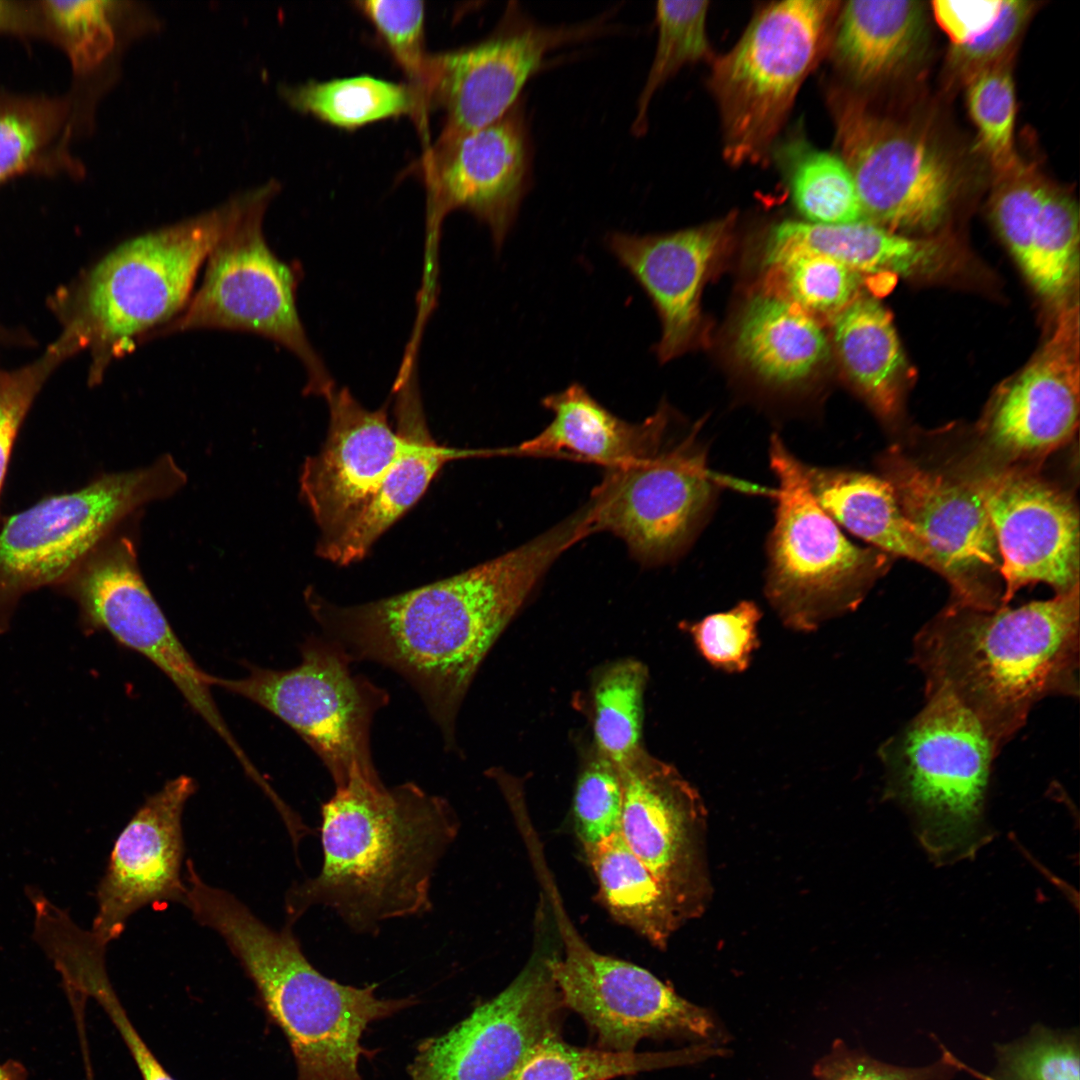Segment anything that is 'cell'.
<instances>
[{"mask_svg":"<svg viewBox=\"0 0 1080 1080\" xmlns=\"http://www.w3.org/2000/svg\"><path fill=\"white\" fill-rule=\"evenodd\" d=\"M579 541L570 516L505 554L400 594L339 605L310 587L305 601L321 635L351 662L399 674L446 749L455 750L459 709L482 661L550 566Z\"/></svg>","mask_w":1080,"mask_h":1080,"instance_id":"cell-1","label":"cell"},{"mask_svg":"<svg viewBox=\"0 0 1080 1080\" xmlns=\"http://www.w3.org/2000/svg\"><path fill=\"white\" fill-rule=\"evenodd\" d=\"M334 787L321 805L320 871L288 888L285 924L321 906L352 932L376 936L388 921L429 913L435 872L460 829L450 802L360 770Z\"/></svg>","mask_w":1080,"mask_h":1080,"instance_id":"cell-2","label":"cell"},{"mask_svg":"<svg viewBox=\"0 0 1080 1080\" xmlns=\"http://www.w3.org/2000/svg\"><path fill=\"white\" fill-rule=\"evenodd\" d=\"M1079 586L1047 600L979 610L948 605L913 640L925 695L945 693L1000 752L1045 698L1079 695Z\"/></svg>","mask_w":1080,"mask_h":1080,"instance_id":"cell-3","label":"cell"},{"mask_svg":"<svg viewBox=\"0 0 1080 1080\" xmlns=\"http://www.w3.org/2000/svg\"><path fill=\"white\" fill-rule=\"evenodd\" d=\"M187 908L225 941L254 984L290 1045L296 1080H363L358 1064L368 1025L416 1003L377 997V984L355 987L326 977L305 956L292 926H268L225 889L200 882Z\"/></svg>","mask_w":1080,"mask_h":1080,"instance_id":"cell-4","label":"cell"},{"mask_svg":"<svg viewBox=\"0 0 1080 1080\" xmlns=\"http://www.w3.org/2000/svg\"><path fill=\"white\" fill-rule=\"evenodd\" d=\"M238 194L197 216L131 237L108 252L76 288L63 335L89 349L97 383L112 360L176 318L201 267L250 199Z\"/></svg>","mask_w":1080,"mask_h":1080,"instance_id":"cell-5","label":"cell"},{"mask_svg":"<svg viewBox=\"0 0 1080 1080\" xmlns=\"http://www.w3.org/2000/svg\"><path fill=\"white\" fill-rule=\"evenodd\" d=\"M925 697L878 754L885 797L909 815L931 860L948 864L974 856L992 838L984 811L999 751L954 698Z\"/></svg>","mask_w":1080,"mask_h":1080,"instance_id":"cell-6","label":"cell"},{"mask_svg":"<svg viewBox=\"0 0 1080 1080\" xmlns=\"http://www.w3.org/2000/svg\"><path fill=\"white\" fill-rule=\"evenodd\" d=\"M278 190L274 180L252 189L242 212L210 251L202 282L184 310L144 342L203 329L254 333L291 352L307 375L304 392L324 397L336 385L299 316L301 271L273 252L263 232L265 212Z\"/></svg>","mask_w":1080,"mask_h":1080,"instance_id":"cell-7","label":"cell"},{"mask_svg":"<svg viewBox=\"0 0 1080 1080\" xmlns=\"http://www.w3.org/2000/svg\"><path fill=\"white\" fill-rule=\"evenodd\" d=\"M769 459L778 489L764 593L787 628L815 631L858 607L886 557L842 533L813 497L803 463L776 434L770 438Z\"/></svg>","mask_w":1080,"mask_h":1080,"instance_id":"cell-8","label":"cell"},{"mask_svg":"<svg viewBox=\"0 0 1080 1080\" xmlns=\"http://www.w3.org/2000/svg\"><path fill=\"white\" fill-rule=\"evenodd\" d=\"M839 6L830 0L772 2L714 60L709 85L729 164L766 159L803 81L827 46Z\"/></svg>","mask_w":1080,"mask_h":1080,"instance_id":"cell-9","label":"cell"},{"mask_svg":"<svg viewBox=\"0 0 1080 1080\" xmlns=\"http://www.w3.org/2000/svg\"><path fill=\"white\" fill-rule=\"evenodd\" d=\"M186 482L171 456L137 470L106 474L89 485L47 497L0 529V632L19 600L60 585L128 514L170 496Z\"/></svg>","mask_w":1080,"mask_h":1080,"instance_id":"cell-10","label":"cell"},{"mask_svg":"<svg viewBox=\"0 0 1080 1080\" xmlns=\"http://www.w3.org/2000/svg\"><path fill=\"white\" fill-rule=\"evenodd\" d=\"M300 652L301 661L293 668L252 666L239 679L212 676V686L246 698L286 723L319 757L334 785L354 770L377 773L371 727L376 713L388 704V693L354 674L347 655L321 634L306 638Z\"/></svg>","mask_w":1080,"mask_h":1080,"instance_id":"cell-11","label":"cell"},{"mask_svg":"<svg viewBox=\"0 0 1080 1080\" xmlns=\"http://www.w3.org/2000/svg\"><path fill=\"white\" fill-rule=\"evenodd\" d=\"M828 104L863 219L913 236L937 229L958 188L949 155L919 129L872 112L843 89H831Z\"/></svg>","mask_w":1080,"mask_h":1080,"instance_id":"cell-12","label":"cell"},{"mask_svg":"<svg viewBox=\"0 0 1080 1080\" xmlns=\"http://www.w3.org/2000/svg\"><path fill=\"white\" fill-rule=\"evenodd\" d=\"M696 424L669 439L652 457L607 469L582 512L584 536L609 532L645 566L671 562L684 553L716 503L717 480Z\"/></svg>","mask_w":1080,"mask_h":1080,"instance_id":"cell-13","label":"cell"},{"mask_svg":"<svg viewBox=\"0 0 1080 1080\" xmlns=\"http://www.w3.org/2000/svg\"><path fill=\"white\" fill-rule=\"evenodd\" d=\"M59 586L77 603L86 630L105 631L151 661L226 743L245 772L255 771L212 697V675L195 662L146 586L129 538L103 540Z\"/></svg>","mask_w":1080,"mask_h":1080,"instance_id":"cell-14","label":"cell"},{"mask_svg":"<svg viewBox=\"0 0 1080 1080\" xmlns=\"http://www.w3.org/2000/svg\"><path fill=\"white\" fill-rule=\"evenodd\" d=\"M563 939V953L549 960L552 977L565 1008L583 1018L601 1049L631 1052L643 1039L724 1041L709 1009L683 998L650 971L595 951L570 929Z\"/></svg>","mask_w":1080,"mask_h":1080,"instance_id":"cell-15","label":"cell"},{"mask_svg":"<svg viewBox=\"0 0 1080 1080\" xmlns=\"http://www.w3.org/2000/svg\"><path fill=\"white\" fill-rule=\"evenodd\" d=\"M618 769L622 838L654 876L681 925L700 918L713 895L703 798L673 765L644 749Z\"/></svg>","mask_w":1080,"mask_h":1080,"instance_id":"cell-16","label":"cell"},{"mask_svg":"<svg viewBox=\"0 0 1080 1080\" xmlns=\"http://www.w3.org/2000/svg\"><path fill=\"white\" fill-rule=\"evenodd\" d=\"M607 21L603 15L582 24L548 26L510 2L485 39L433 54L430 106L444 112L438 138L468 133L502 117L552 51L607 33Z\"/></svg>","mask_w":1080,"mask_h":1080,"instance_id":"cell-17","label":"cell"},{"mask_svg":"<svg viewBox=\"0 0 1080 1080\" xmlns=\"http://www.w3.org/2000/svg\"><path fill=\"white\" fill-rule=\"evenodd\" d=\"M884 478L951 587L950 605L979 610L1003 606L997 582L1000 557L984 502L964 474L928 469L892 449L883 457Z\"/></svg>","mask_w":1080,"mask_h":1080,"instance_id":"cell-18","label":"cell"},{"mask_svg":"<svg viewBox=\"0 0 1080 1080\" xmlns=\"http://www.w3.org/2000/svg\"><path fill=\"white\" fill-rule=\"evenodd\" d=\"M550 957L535 951L512 982L445 1034L423 1041L411 1080H506L542 1041L560 1035L565 1009Z\"/></svg>","mask_w":1080,"mask_h":1080,"instance_id":"cell-19","label":"cell"},{"mask_svg":"<svg viewBox=\"0 0 1080 1080\" xmlns=\"http://www.w3.org/2000/svg\"><path fill=\"white\" fill-rule=\"evenodd\" d=\"M965 475L994 530L1003 605L1030 584L1055 594L1079 586V514L1070 494L1023 466L989 464Z\"/></svg>","mask_w":1080,"mask_h":1080,"instance_id":"cell-20","label":"cell"},{"mask_svg":"<svg viewBox=\"0 0 1080 1080\" xmlns=\"http://www.w3.org/2000/svg\"><path fill=\"white\" fill-rule=\"evenodd\" d=\"M520 104L479 129L437 138L424 152L419 168L432 243L443 218L464 210L489 228L497 249L502 247L531 179V143Z\"/></svg>","mask_w":1080,"mask_h":1080,"instance_id":"cell-21","label":"cell"},{"mask_svg":"<svg viewBox=\"0 0 1080 1080\" xmlns=\"http://www.w3.org/2000/svg\"><path fill=\"white\" fill-rule=\"evenodd\" d=\"M181 775L149 796L118 835L97 886L92 931L105 944L119 938L128 919L146 906L185 903L182 815L196 792Z\"/></svg>","mask_w":1080,"mask_h":1080,"instance_id":"cell-22","label":"cell"},{"mask_svg":"<svg viewBox=\"0 0 1080 1080\" xmlns=\"http://www.w3.org/2000/svg\"><path fill=\"white\" fill-rule=\"evenodd\" d=\"M1079 415L1078 309L1066 307L1040 352L994 399L980 424L997 465L1021 466L1067 443Z\"/></svg>","mask_w":1080,"mask_h":1080,"instance_id":"cell-23","label":"cell"},{"mask_svg":"<svg viewBox=\"0 0 1080 1080\" xmlns=\"http://www.w3.org/2000/svg\"><path fill=\"white\" fill-rule=\"evenodd\" d=\"M736 215L661 234L611 232L609 251L643 289L661 323L654 351L673 360L704 338L700 299L706 281L727 251Z\"/></svg>","mask_w":1080,"mask_h":1080,"instance_id":"cell-24","label":"cell"},{"mask_svg":"<svg viewBox=\"0 0 1080 1080\" xmlns=\"http://www.w3.org/2000/svg\"><path fill=\"white\" fill-rule=\"evenodd\" d=\"M324 398L326 439L300 474L301 495L320 530L317 548L343 531L407 448L406 438L388 421L387 404L369 410L347 388L336 386Z\"/></svg>","mask_w":1080,"mask_h":1080,"instance_id":"cell-25","label":"cell"},{"mask_svg":"<svg viewBox=\"0 0 1080 1080\" xmlns=\"http://www.w3.org/2000/svg\"><path fill=\"white\" fill-rule=\"evenodd\" d=\"M416 380L415 369L404 368L394 386L396 430L406 438L407 448L343 531L332 542L317 548L320 557L339 565L361 560L382 534L419 501L446 463L502 456L501 448L471 450L438 444L428 429Z\"/></svg>","mask_w":1080,"mask_h":1080,"instance_id":"cell-26","label":"cell"},{"mask_svg":"<svg viewBox=\"0 0 1080 1080\" xmlns=\"http://www.w3.org/2000/svg\"><path fill=\"white\" fill-rule=\"evenodd\" d=\"M541 404L553 414L551 422L529 440L507 447L508 456H558L621 468L652 457L670 437L672 410L664 402L644 421L631 423L574 382Z\"/></svg>","mask_w":1080,"mask_h":1080,"instance_id":"cell-27","label":"cell"},{"mask_svg":"<svg viewBox=\"0 0 1080 1080\" xmlns=\"http://www.w3.org/2000/svg\"><path fill=\"white\" fill-rule=\"evenodd\" d=\"M768 241L779 249L825 255L858 274L932 277L943 273L951 259L944 239L907 235L867 220L846 224L783 221L770 231Z\"/></svg>","mask_w":1080,"mask_h":1080,"instance_id":"cell-28","label":"cell"},{"mask_svg":"<svg viewBox=\"0 0 1080 1080\" xmlns=\"http://www.w3.org/2000/svg\"><path fill=\"white\" fill-rule=\"evenodd\" d=\"M925 36L926 14L918 1H848L835 18L832 56L854 82L877 84L910 68Z\"/></svg>","mask_w":1080,"mask_h":1080,"instance_id":"cell-29","label":"cell"},{"mask_svg":"<svg viewBox=\"0 0 1080 1080\" xmlns=\"http://www.w3.org/2000/svg\"><path fill=\"white\" fill-rule=\"evenodd\" d=\"M737 360L762 381L792 386L807 381L830 347L820 322L797 305L762 290L744 306L733 336Z\"/></svg>","mask_w":1080,"mask_h":1080,"instance_id":"cell-30","label":"cell"},{"mask_svg":"<svg viewBox=\"0 0 1080 1080\" xmlns=\"http://www.w3.org/2000/svg\"><path fill=\"white\" fill-rule=\"evenodd\" d=\"M803 470L813 497L837 524L881 552L934 570L930 553L885 478L804 463Z\"/></svg>","mask_w":1080,"mask_h":1080,"instance_id":"cell-31","label":"cell"},{"mask_svg":"<svg viewBox=\"0 0 1080 1080\" xmlns=\"http://www.w3.org/2000/svg\"><path fill=\"white\" fill-rule=\"evenodd\" d=\"M833 345L849 381L882 417H893L906 359L891 313L861 293L832 321Z\"/></svg>","mask_w":1080,"mask_h":1080,"instance_id":"cell-32","label":"cell"},{"mask_svg":"<svg viewBox=\"0 0 1080 1080\" xmlns=\"http://www.w3.org/2000/svg\"><path fill=\"white\" fill-rule=\"evenodd\" d=\"M583 849L598 896L610 915L653 947L665 950L682 925L666 894L620 832Z\"/></svg>","mask_w":1080,"mask_h":1080,"instance_id":"cell-33","label":"cell"},{"mask_svg":"<svg viewBox=\"0 0 1080 1080\" xmlns=\"http://www.w3.org/2000/svg\"><path fill=\"white\" fill-rule=\"evenodd\" d=\"M280 93L294 110L341 129L355 130L374 122L410 116L422 132L426 131L429 108L408 83L359 75L286 85L280 88Z\"/></svg>","mask_w":1080,"mask_h":1080,"instance_id":"cell-34","label":"cell"},{"mask_svg":"<svg viewBox=\"0 0 1080 1080\" xmlns=\"http://www.w3.org/2000/svg\"><path fill=\"white\" fill-rule=\"evenodd\" d=\"M727 1054V1049L713 1044L665 1052H617L573 1046L556 1035L539 1043L506 1080H611Z\"/></svg>","mask_w":1080,"mask_h":1080,"instance_id":"cell-35","label":"cell"},{"mask_svg":"<svg viewBox=\"0 0 1080 1080\" xmlns=\"http://www.w3.org/2000/svg\"><path fill=\"white\" fill-rule=\"evenodd\" d=\"M765 288L818 322L833 321L859 294L860 274L825 255L803 250L765 251Z\"/></svg>","mask_w":1080,"mask_h":1080,"instance_id":"cell-36","label":"cell"},{"mask_svg":"<svg viewBox=\"0 0 1080 1080\" xmlns=\"http://www.w3.org/2000/svg\"><path fill=\"white\" fill-rule=\"evenodd\" d=\"M647 681L646 666L626 658L604 668L594 683V747L617 766L643 749V700Z\"/></svg>","mask_w":1080,"mask_h":1080,"instance_id":"cell-37","label":"cell"},{"mask_svg":"<svg viewBox=\"0 0 1080 1080\" xmlns=\"http://www.w3.org/2000/svg\"><path fill=\"white\" fill-rule=\"evenodd\" d=\"M784 152L793 202L811 223L846 224L863 219L854 179L839 155L795 141Z\"/></svg>","mask_w":1080,"mask_h":1080,"instance_id":"cell-38","label":"cell"},{"mask_svg":"<svg viewBox=\"0 0 1080 1080\" xmlns=\"http://www.w3.org/2000/svg\"><path fill=\"white\" fill-rule=\"evenodd\" d=\"M1079 212L1076 202L1051 185L1033 232L1024 274L1048 301L1059 303L1078 273Z\"/></svg>","mask_w":1080,"mask_h":1080,"instance_id":"cell-39","label":"cell"},{"mask_svg":"<svg viewBox=\"0 0 1080 1080\" xmlns=\"http://www.w3.org/2000/svg\"><path fill=\"white\" fill-rule=\"evenodd\" d=\"M708 1H658L657 44L640 92L632 124L635 135L648 127V110L657 91L685 65L711 58L706 31Z\"/></svg>","mask_w":1080,"mask_h":1080,"instance_id":"cell-40","label":"cell"},{"mask_svg":"<svg viewBox=\"0 0 1080 1080\" xmlns=\"http://www.w3.org/2000/svg\"><path fill=\"white\" fill-rule=\"evenodd\" d=\"M1011 63L1012 58L993 64L963 82L979 145L996 176L1011 173L1024 164L1014 140L1016 95Z\"/></svg>","mask_w":1080,"mask_h":1080,"instance_id":"cell-41","label":"cell"},{"mask_svg":"<svg viewBox=\"0 0 1080 1080\" xmlns=\"http://www.w3.org/2000/svg\"><path fill=\"white\" fill-rule=\"evenodd\" d=\"M67 111L58 99L0 93V186L48 159Z\"/></svg>","mask_w":1080,"mask_h":1080,"instance_id":"cell-42","label":"cell"},{"mask_svg":"<svg viewBox=\"0 0 1080 1080\" xmlns=\"http://www.w3.org/2000/svg\"><path fill=\"white\" fill-rule=\"evenodd\" d=\"M996 1066L982 1080H1080L1077 1029L1035 1024L1017 1040L995 1046Z\"/></svg>","mask_w":1080,"mask_h":1080,"instance_id":"cell-43","label":"cell"},{"mask_svg":"<svg viewBox=\"0 0 1080 1080\" xmlns=\"http://www.w3.org/2000/svg\"><path fill=\"white\" fill-rule=\"evenodd\" d=\"M354 7L373 25L395 62L428 108L432 54L425 46V3L420 0H366Z\"/></svg>","mask_w":1080,"mask_h":1080,"instance_id":"cell-44","label":"cell"},{"mask_svg":"<svg viewBox=\"0 0 1080 1080\" xmlns=\"http://www.w3.org/2000/svg\"><path fill=\"white\" fill-rule=\"evenodd\" d=\"M120 2L56 1L41 3V12L67 52L73 68L86 73L113 51L116 43L114 17Z\"/></svg>","mask_w":1080,"mask_h":1080,"instance_id":"cell-45","label":"cell"},{"mask_svg":"<svg viewBox=\"0 0 1080 1080\" xmlns=\"http://www.w3.org/2000/svg\"><path fill=\"white\" fill-rule=\"evenodd\" d=\"M762 612L754 601L742 600L731 609L681 623L698 653L712 667L726 673H742L759 648L758 623Z\"/></svg>","mask_w":1080,"mask_h":1080,"instance_id":"cell-46","label":"cell"},{"mask_svg":"<svg viewBox=\"0 0 1080 1080\" xmlns=\"http://www.w3.org/2000/svg\"><path fill=\"white\" fill-rule=\"evenodd\" d=\"M623 792L618 766L594 746L583 762L573 797V819L582 846L620 832Z\"/></svg>","mask_w":1080,"mask_h":1080,"instance_id":"cell-47","label":"cell"},{"mask_svg":"<svg viewBox=\"0 0 1080 1080\" xmlns=\"http://www.w3.org/2000/svg\"><path fill=\"white\" fill-rule=\"evenodd\" d=\"M74 352L60 337L41 358L13 371L0 369V492L18 430L53 369Z\"/></svg>","mask_w":1080,"mask_h":1080,"instance_id":"cell-48","label":"cell"},{"mask_svg":"<svg viewBox=\"0 0 1080 1080\" xmlns=\"http://www.w3.org/2000/svg\"><path fill=\"white\" fill-rule=\"evenodd\" d=\"M1034 10L1031 1L1002 0L990 26L960 45H951L948 69L952 77L964 82L975 72L1012 58Z\"/></svg>","mask_w":1080,"mask_h":1080,"instance_id":"cell-49","label":"cell"},{"mask_svg":"<svg viewBox=\"0 0 1080 1080\" xmlns=\"http://www.w3.org/2000/svg\"><path fill=\"white\" fill-rule=\"evenodd\" d=\"M960 1066L947 1051L927 1066L893 1065L836 1039L830 1050L815 1062L812 1074L816 1080H951Z\"/></svg>","mask_w":1080,"mask_h":1080,"instance_id":"cell-50","label":"cell"},{"mask_svg":"<svg viewBox=\"0 0 1080 1080\" xmlns=\"http://www.w3.org/2000/svg\"><path fill=\"white\" fill-rule=\"evenodd\" d=\"M85 995L93 997L107 1013L129 1050L142 1080H175L132 1024L109 981L108 974L92 980L85 989Z\"/></svg>","mask_w":1080,"mask_h":1080,"instance_id":"cell-51","label":"cell"},{"mask_svg":"<svg viewBox=\"0 0 1080 1080\" xmlns=\"http://www.w3.org/2000/svg\"><path fill=\"white\" fill-rule=\"evenodd\" d=\"M1002 0L932 2L933 15L949 36L952 45H960L983 32L997 17Z\"/></svg>","mask_w":1080,"mask_h":1080,"instance_id":"cell-52","label":"cell"},{"mask_svg":"<svg viewBox=\"0 0 1080 1080\" xmlns=\"http://www.w3.org/2000/svg\"><path fill=\"white\" fill-rule=\"evenodd\" d=\"M29 24L28 15L21 7L0 0V30L24 31Z\"/></svg>","mask_w":1080,"mask_h":1080,"instance_id":"cell-53","label":"cell"},{"mask_svg":"<svg viewBox=\"0 0 1080 1080\" xmlns=\"http://www.w3.org/2000/svg\"><path fill=\"white\" fill-rule=\"evenodd\" d=\"M27 1075L25 1066L16 1060L0 1064V1080H27Z\"/></svg>","mask_w":1080,"mask_h":1080,"instance_id":"cell-54","label":"cell"},{"mask_svg":"<svg viewBox=\"0 0 1080 1080\" xmlns=\"http://www.w3.org/2000/svg\"><path fill=\"white\" fill-rule=\"evenodd\" d=\"M89 1080H92L91 1076H90Z\"/></svg>","mask_w":1080,"mask_h":1080,"instance_id":"cell-55","label":"cell"}]
</instances>
